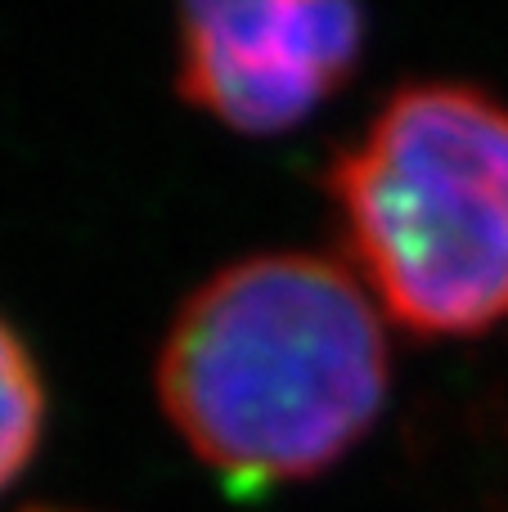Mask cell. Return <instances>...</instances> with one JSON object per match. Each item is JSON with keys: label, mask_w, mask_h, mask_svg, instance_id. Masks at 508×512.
I'll return each mask as SVG.
<instances>
[{"label": "cell", "mask_w": 508, "mask_h": 512, "mask_svg": "<svg viewBox=\"0 0 508 512\" xmlns=\"http://www.w3.org/2000/svg\"><path fill=\"white\" fill-rule=\"evenodd\" d=\"M392 387L383 310L356 270L315 252L225 265L189 292L158 355V400L185 445L230 481L333 468Z\"/></svg>", "instance_id": "1"}, {"label": "cell", "mask_w": 508, "mask_h": 512, "mask_svg": "<svg viewBox=\"0 0 508 512\" xmlns=\"http://www.w3.org/2000/svg\"><path fill=\"white\" fill-rule=\"evenodd\" d=\"M45 423V387L27 346L0 319V490L27 468Z\"/></svg>", "instance_id": "4"}, {"label": "cell", "mask_w": 508, "mask_h": 512, "mask_svg": "<svg viewBox=\"0 0 508 512\" xmlns=\"http://www.w3.org/2000/svg\"><path fill=\"white\" fill-rule=\"evenodd\" d=\"M365 50L356 5H189L180 14V90L248 135L297 126L351 77Z\"/></svg>", "instance_id": "3"}, {"label": "cell", "mask_w": 508, "mask_h": 512, "mask_svg": "<svg viewBox=\"0 0 508 512\" xmlns=\"http://www.w3.org/2000/svg\"><path fill=\"white\" fill-rule=\"evenodd\" d=\"M356 279L423 337L508 319V104L459 81L396 90L329 176Z\"/></svg>", "instance_id": "2"}]
</instances>
